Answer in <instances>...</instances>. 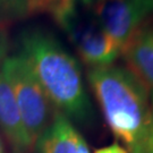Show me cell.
Returning <instances> with one entry per match:
<instances>
[{
	"instance_id": "8992f818",
	"label": "cell",
	"mask_w": 153,
	"mask_h": 153,
	"mask_svg": "<svg viewBox=\"0 0 153 153\" xmlns=\"http://www.w3.org/2000/svg\"><path fill=\"white\" fill-rule=\"evenodd\" d=\"M1 64V62H0ZM0 129L14 153H30L34 144L24 127L16 100L9 84L0 71Z\"/></svg>"
},
{
	"instance_id": "6da1fadb",
	"label": "cell",
	"mask_w": 153,
	"mask_h": 153,
	"mask_svg": "<svg viewBox=\"0 0 153 153\" xmlns=\"http://www.w3.org/2000/svg\"><path fill=\"white\" fill-rule=\"evenodd\" d=\"M18 55L34 76L56 110L78 123H90L93 109L77 59L52 33L30 26L19 33Z\"/></svg>"
},
{
	"instance_id": "3957f363",
	"label": "cell",
	"mask_w": 153,
	"mask_h": 153,
	"mask_svg": "<svg viewBox=\"0 0 153 153\" xmlns=\"http://www.w3.org/2000/svg\"><path fill=\"white\" fill-rule=\"evenodd\" d=\"M52 19L66 33L81 59L91 68L112 65L121 55V48L83 0H73Z\"/></svg>"
},
{
	"instance_id": "7a4b0ae2",
	"label": "cell",
	"mask_w": 153,
	"mask_h": 153,
	"mask_svg": "<svg viewBox=\"0 0 153 153\" xmlns=\"http://www.w3.org/2000/svg\"><path fill=\"white\" fill-rule=\"evenodd\" d=\"M88 79L111 131L127 152L153 153V114L148 88L129 69L91 68Z\"/></svg>"
},
{
	"instance_id": "9a60e30c",
	"label": "cell",
	"mask_w": 153,
	"mask_h": 153,
	"mask_svg": "<svg viewBox=\"0 0 153 153\" xmlns=\"http://www.w3.org/2000/svg\"><path fill=\"white\" fill-rule=\"evenodd\" d=\"M151 107H152V114H153V92H152V95H151Z\"/></svg>"
},
{
	"instance_id": "2e32d148",
	"label": "cell",
	"mask_w": 153,
	"mask_h": 153,
	"mask_svg": "<svg viewBox=\"0 0 153 153\" xmlns=\"http://www.w3.org/2000/svg\"><path fill=\"white\" fill-rule=\"evenodd\" d=\"M131 153H143V152H138V151H136V152H131Z\"/></svg>"
},
{
	"instance_id": "9c48e42d",
	"label": "cell",
	"mask_w": 153,
	"mask_h": 153,
	"mask_svg": "<svg viewBox=\"0 0 153 153\" xmlns=\"http://www.w3.org/2000/svg\"><path fill=\"white\" fill-rule=\"evenodd\" d=\"M73 0H24V18L39 14H47L51 18Z\"/></svg>"
},
{
	"instance_id": "ba28073f",
	"label": "cell",
	"mask_w": 153,
	"mask_h": 153,
	"mask_svg": "<svg viewBox=\"0 0 153 153\" xmlns=\"http://www.w3.org/2000/svg\"><path fill=\"white\" fill-rule=\"evenodd\" d=\"M79 133L71 119L55 110L53 118L35 142L36 153H76Z\"/></svg>"
},
{
	"instance_id": "7c38bea8",
	"label": "cell",
	"mask_w": 153,
	"mask_h": 153,
	"mask_svg": "<svg viewBox=\"0 0 153 153\" xmlns=\"http://www.w3.org/2000/svg\"><path fill=\"white\" fill-rule=\"evenodd\" d=\"M76 153H90V149L88 146L86 141L83 138V136L79 134L78 141H77V151Z\"/></svg>"
},
{
	"instance_id": "30bf717a",
	"label": "cell",
	"mask_w": 153,
	"mask_h": 153,
	"mask_svg": "<svg viewBox=\"0 0 153 153\" xmlns=\"http://www.w3.org/2000/svg\"><path fill=\"white\" fill-rule=\"evenodd\" d=\"M24 18V0H0V23Z\"/></svg>"
},
{
	"instance_id": "5bb4252c",
	"label": "cell",
	"mask_w": 153,
	"mask_h": 153,
	"mask_svg": "<svg viewBox=\"0 0 153 153\" xmlns=\"http://www.w3.org/2000/svg\"><path fill=\"white\" fill-rule=\"evenodd\" d=\"M0 153H6L5 152V146H4V142H2L1 136H0Z\"/></svg>"
},
{
	"instance_id": "52a82bcc",
	"label": "cell",
	"mask_w": 153,
	"mask_h": 153,
	"mask_svg": "<svg viewBox=\"0 0 153 153\" xmlns=\"http://www.w3.org/2000/svg\"><path fill=\"white\" fill-rule=\"evenodd\" d=\"M128 69L146 86L153 88V25L143 24L123 48Z\"/></svg>"
},
{
	"instance_id": "5b68a950",
	"label": "cell",
	"mask_w": 153,
	"mask_h": 153,
	"mask_svg": "<svg viewBox=\"0 0 153 153\" xmlns=\"http://www.w3.org/2000/svg\"><path fill=\"white\" fill-rule=\"evenodd\" d=\"M121 48L153 14V0H83Z\"/></svg>"
},
{
	"instance_id": "4fadbf2b",
	"label": "cell",
	"mask_w": 153,
	"mask_h": 153,
	"mask_svg": "<svg viewBox=\"0 0 153 153\" xmlns=\"http://www.w3.org/2000/svg\"><path fill=\"white\" fill-rule=\"evenodd\" d=\"M6 50H7V43L6 39L2 33H0V62L6 57Z\"/></svg>"
},
{
	"instance_id": "8fae6325",
	"label": "cell",
	"mask_w": 153,
	"mask_h": 153,
	"mask_svg": "<svg viewBox=\"0 0 153 153\" xmlns=\"http://www.w3.org/2000/svg\"><path fill=\"white\" fill-rule=\"evenodd\" d=\"M94 153H128L125 149L119 144H111L109 146L99 149Z\"/></svg>"
},
{
	"instance_id": "277c9868",
	"label": "cell",
	"mask_w": 153,
	"mask_h": 153,
	"mask_svg": "<svg viewBox=\"0 0 153 153\" xmlns=\"http://www.w3.org/2000/svg\"><path fill=\"white\" fill-rule=\"evenodd\" d=\"M0 71L13 91L28 137L35 145L53 118L52 104L30 66L18 53L6 56Z\"/></svg>"
}]
</instances>
